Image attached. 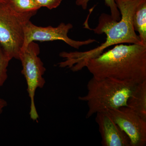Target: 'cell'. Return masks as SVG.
<instances>
[{
	"label": "cell",
	"mask_w": 146,
	"mask_h": 146,
	"mask_svg": "<svg viewBox=\"0 0 146 146\" xmlns=\"http://www.w3.org/2000/svg\"><path fill=\"white\" fill-rule=\"evenodd\" d=\"M143 1L115 0L121 15L119 21L114 20L109 14L102 13L95 28H90L85 22V28L94 31L95 34L104 33L106 36L105 42L100 46L86 51L60 52L59 56L64 60L58 63V66L68 68L73 72H78L86 68L89 60L99 56L111 46L125 43L144 45L134 31L133 24V15Z\"/></svg>",
	"instance_id": "6da1fadb"
},
{
	"label": "cell",
	"mask_w": 146,
	"mask_h": 146,
	"mask_svg": "<svg viewBox=\"0 0 146 146\" xmlns=\"http://www.w3.org/2000/svg\"><path fill=\"white\" fill-rule=\"evenodd\" d=\"M86 68L96 78H108L136 84L146 80V46L115 45L88 61Z\"/></svg>",
	"instance_id": "7a4b0ae2"
},
{
	"label": "cell",
	"mask_w": 146,
	"mask_h": 146,
	"mask_svg": "<svg viewBox=\"0 0 146 146\" xmlns=\"http://www.w3.org/2000/svg\"><path fill=\"white\" fill-rule=\"evenodd\" d=\"M135 85L113 78L93 76L86 85L87 94L78 97L79 100L87 104L86 119L107 109L127 106L128 99Z\"/></svg>",
	"instance_id": "3957f363"
},
{
	"label": "cell",
	"mask_w": 146,
	"mask_h": 146,
	"mask_svg": "<svg viewBox=\"0 0 146 146\" xmlns=\"http://www.w3.org/2000/svg\"><path fill=\"white\" fill-rule=\"evenodd\" d=\"M36 13H19L8 3H0V45L11 60H19L24 42V29Z\"/></svg>",
	"instance_id": "277c9868"
},
{
	"label": "cell",
	"mask_w": 146,
	"mask_h": 146,
	"mask_svg": "<svg viewBox=\"0 0 146 146\" xmlns=\"http://www.w3.org/2000/svg\"><path fill=\"white\" fill-rule=\"evenodd\" d=\"M39 45L34 42L30 43L26 49L20 53L19 60L22 63V73L25 76L27 85V91L30 99V116L33 121L39 118L35 102V91L38 88H42L45 84L43 77L46 69L41 58Z\"/></svg>",
	"instance_id": "5b68a950"
},
{
	"label": "cell",
	"mask_w": 146,
	"mask_h": 146,
	"mask_svg": "<svg viewBox=\"0 0 146 146\" xmlns=\"http://www.w3.org/2000/svg\"><path fill=\"white\" fill-rule=\"evenodd\" d=\"M73 28V25L70 23H62L56 27H42L35 25L29 21L24 29L25 38L21 51L25 50L30 43L35 41L49 42L60 40L76 49H79L82 46L98 42L95 39L76 41L71 39L68 36V33Z\"/></svg>",
	"instance_id": "8992f818"
},
{
	"label": "cell",
	"mask_w": 146,
	"mask_h": 146,
	"mask_svg": "<svg viewBox=\"0 0 146 146\" xmlns=\"http://www.w3.org/2000/svg\"><path fill=\"white\" fill-rule=\"evenodd\" d=\"M128 137L130 146L146 145V121L127 106L105 110Z\"/></svg>",
	"instance_id": "52a82bcc"
},
{
	"label": "cell",
	"mask_w": 146,
	"mask_h": 146,
	"mask_svg": "<svg viewBox=\"0 0 146 146\" xmlns=\"http://www.w3.org/2000/svg\"><path fill=\"white\" fill-rule=\"evenodd\" d=\"M96 121L101 136L103 146H130L125 133L115 122L106 111L96 114Z\"/></svg>",
	"instance_id": "ba28073f"
},
{
	"label": "cell",
	"mask_w": 146,
	"mask_h": 146,
	"mask_svg": "<svg viewBox=\"0 0 146 146\" xmlns=\"http://www.w3.org/2000/svg\"><path fill=\"white\" fill-rule=\"evenodd\" d=\"M127 106L146 121V80L134 86Z\"/></svg>",
	"instance_id": "9c48e42d"
},
{
	"label": "cell",
	"mask_w": 146,
	"mask_h": 146,
	"mask_svg": "<svg viewBox=\"0 0 146 146\" xmlns=\"http://www.w3.org/2000/svg\"><path fill=\"white\" fill-rule=\"evenodd\" d=\"M133 28L138 32L142 44L146 45V0H143L136 9L133 19Z\"/></svg>",
	"instance_id": "30bf717a"
},
{
	"label": "cell",
	"mask_w": 146,
	"mask_h": 146,
	"mask_svg": "<svg viewBox=\"0 0 146 146\" xmlns=\"http://www.w3.org/2000/svg\"><path fill=\"white\" fill-rule=\"evenodd\" d=\"M8 3L19 13H36L41 8L35 0H10Z\"/></svg>",
	"instance_id": "8fae6325"
},
{
	"label": "cell",
	"mask_w": 146,
	"mask_h": 146,
	"mask_svg": "<svg viewBox=\"0 0 146 146\" xmlns=\"http://www.w3.org/2000/svg\"><path fill=\"white\" fill-rule=\"evenodd\" d=\"M91 0H76V4L80 6L84 10L87 9L88 3ZM105 3L110 8L111 16L114 20L119 21L121 19L120 11L117 8L115 0H104Z\"/></svg>",
	"instance_id": "7c38bea8"
},
{
	"label": "cell",
	"mask_w": 146,
	"mask_h": 146,
	"mask_svg": "<svg viewBox=\"0 0 146 146\" xmlns=\"http://www.w3.org/2000/svg\"><path fill=\"white\" fill-rule=\"evenodd\" d=\"M10 60L0 45V87L3 85L8 77L7 68Z\"/></svg>",
	"instance_id": "4fadbf2b"
},
{
	"label": "cell",
	"mask_w": 146,
	"mask_h": 146,
	"mask_svg": "<svg viewBox=\"0 0 146 146\" xmlns=\"http://www.w3.org/2000/svg\"><path fill=\"white\" fill-rule=\"evenodd\" d=\"M40 7H45L51 10L57 8L63 0H35Z\"/></svg>",
	"instance_id": "5bb4252c"
},
{
	"label": "cell",
	"mask_w": 146,
	"mask_h": 146,
	"mask_svg": "<svg viewBox=\"0 0 146 146\" xmlns=\"http://www.w3.org/2000/svg\"><path fill=\"white\" fill-rule=\"evenodd\" d=\"M7 102L0 97V116L2 113L4 108L7 106Z\"/></svg>",
	"instance_id": "9a60e30c"
},
{
	"label": "cell",
	"mask_w": 146,
	"mask_h": 146,
	"mask_svg": "<svg viewBox=\"0 0 146 146\" xmlns=\"http://www.w3.org/2000/svg\"><path fill=\"white\" fill-rule=\"evenodd\" d=\"M10 0H0V3H8Z\"/></svg>",
	"instance_id": "2e32d148"
}]
</instances>
